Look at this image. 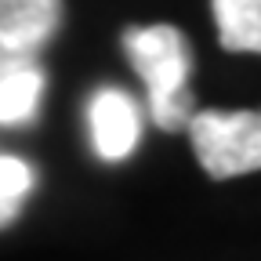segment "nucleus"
I'll return each instance as SVG.
<instances>
[{
  "label": "nucleus",
  "mask_w": 261,
  "mask_h": 261,
  "mask_svg": "<svg viewBox=\"0 0 261 261\" xmlns=\"http://www.w3.org/2000/svg\"><path fill=\"white\" fill-rule=\"evenodd\" d=\"M123 51L149 94V116L160 130H185L196 98L189 87L192 47L178 25H130L123 33Z\"/></svg>",
  "instance_id": "nucleus-1"
},
{
  "label": "nucleus",
  "mask_w": 261,
  "mask_h": 261,
  "mask_svg": "<svg viewBox=\"0 0 261 261\" xmlns=\"http://www.w3.org/2000/svg\"><path fill=\"white\" fill-rule=\"evenodd\" d=\"M185 130L211 178L225 181L261 171V109H200Z\"/></svg>",
  "instance_id": "nucleus-2"
},
{
  "label": "nucleus",
  "mask_w": 261,
  "mask_h": 261,
  "mask_svg": "<svg viewBox=\"0 0 261 261\" xmlns=\"http://www.w3.org/2000/svg\"><path fill=\"white\" fill-rule=\"evenodd\" d=\"M62 22V0H0V76L40 69V47Z\"/></svg>",
  "instance_id": "nucleus-3"
},
{
  "label": "nucleus",
  "mask_w": 261,
  "mask_h": 261,
  "mask_svg": "<svg viewBox=\"0 0 261 261\" xmlns=\"http://www.w3.org/2000/svg\"><path fill=\"white\" fill-rule=\"evenodd\" d=\"M87 120H91L94 152L102 160L116 163L135 152V145L142 138V113L130 94H123L116 87H102L87 106Z\"/></svg>",
  "instance_id": "nucleus-4"
},
{
  "label": "nucleus",
  "mask_w": 261,
  "mask_h": 261,
  "mask_svg": "<svg viewBox=\"0 0 261 261\" xmlns=\"http://www.w3.org/2000/svg\"><path fill=\"white\" fill-rule=\"evenodd\" d=\"M218 44L236 55H261V0H211Z\"/></svg>",
  "instance_id": "nucleus-5"
},
{
  "label": "nucleus",
  "mask_w": 261,
  "mask_h": 261,
  "mask_svg": "<svg viewBox=\"0 0 261 261\" xmlns=\"http://www.w3.org/2000/svg\"><path fill=\"white\" fill-rule=\"evenodd\" d=\"M44 94V73L40 69H22L0 76V123H25L33 120Z\"/></svg>",
  "instance_id": "nucleus-6"
},
{
  "label": "nucleus",
  "mask_w": 261,
  "mask_h": 261,
  "mask_svg": "<svg viewBox=\"0 0 261 261\" xmlns=\"http://www.w3.org/2000/svg\"><path fill=\"white\" fill-rule=\"evenodd\" d=\"M33 189V167L18 156H0V228H8Z\"/></svg>",
  "instance_id": "nucleus-7"
}]
</instances>
